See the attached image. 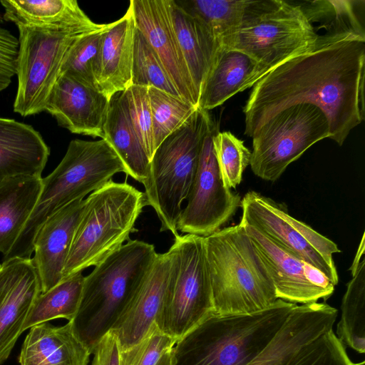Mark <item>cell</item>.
I'll return each mask as SVG.
<instances>
[{
  "label": "cell",
  "mask_w": 365,
  "mask_h": 365,
  "mask_svg": "<svg viewBox=\"0 0 365 365\" xmlns=\"http://www.w3.org/2000/svg\"><path fill=\"white\" fill-rule=\"evenodd\" d=\"M365 37L324 34L308 50L272 68L252 86L243 108L249 137L277 112L312 104L327 117L329 138L342 145L364 118Z\"/></svg>",
  "instance_id": "6da1fadb"
},
{
  "label": "cell",
  "mask_w": 365,
  "mask_h": 365,
  "mask_svg": "<svg viewBox=\"0 0 365 365\" xmlns=\"http://www.w3.org/2000/svg\"><path fill=\"white\" fill-rule=\"evenodd\" d=\"M295 305L278 299L252 314H212L176 341L171 365H247L272 341Z\"/></svg>",
  "instance_id": "7a4b0ae2"
},
{
  "label": "cell",
  "mask_w": 365,
  "mask_h": 365,
  "mask_svg": "<svg viewBox=\"0 0 365 365\" xmlns=\"http://www.w3.org/2000/svg\"><path fill=\"white\" fill-rule=\"evenodd\" d=\"M157 256L153 245L130 239L84 277L80 304L70 323L91 353L110 331Z\"/></svg>",
  "instance_id": "3957f363"
},
{
  "label": "cell",
  "mask_w": 365,
  "mask_h": 365,
  "mask_svg": "<svg viewBox=\"0 0 365 365\" xmlns=\"http://www.w3.org/2000/svg\"><path fill=\"white\" fill-rule=\"evenodd\" d=\"M213 314H248L278 299L272 278L245 227L238 224L204 237Z\"/></svg>",
  "instance_id": "277c9868"
},
{
  "label": "cell",
  "mask_w": 365,
  "mask_h": 365,
  "mask_svg": "<svg viewBox=\"0 0 365 365\" xmlns=\"http://www.w3.org/2000/svg\"><path fill=\"white\" fill-rule=\"evenodd\" d=\"M121 172L125 173L123 163L105 139L71 140L58 166L43 178L37 203L4 260L30 258L36 236L49 217L67 205L84 199Z\"/></svg>",
  "instance_id": "5b68a950"
},
{
  "label": "cell",
  "mask_w": 365,
  "mask_h": 365,
  "mask_svg": "<svg viewBox=\"0 0 365 365\" xmlns=\"http://www.w3.org/2000/svg\"><path fill=\"white\" fill-rule=\"evenodd\" d=\"M209 112L199 107L155 149L143 185L145 205L151 206L160 231L178 235L182 204L187 199L197 170L206 134L213 123Z\"/></svg>",
  "instance_id": "8992f818"
},
{
  "label": "cell",
  "mask_w": 365,
  "mask_h": 365,
  "mask_svg": "<svg viewBox=\"0 0 365 365\" xmlns=\"http://www.w3.org/2000/svg\"><path fill=\"white\" fill-rule=\"evenodd\" d=\"M145 205L143 192L125 182L110 180L90 193L84 199L62 281L96 265L128 241Z\"/></svg>",
  "instance_id": "52a82bcc"
},
{
  "label": "cell",
  "mask_w": 365,
  "mask_h": 365,
  "mask_svg": "<svg viewBox=\"0 0 365 365\" xmlns=\"http://www.w3.org/2000/svg\"><path fill=\"white\" fill-rule=\"evenodd\" d=\"M319 36L300 5L248 0L240 27L222 46L245 53L268 72L312 47Z\"/></svg>",
  "instance_id": "ba28073f"
},
{
  "label": "cell",
  "mask_w": 365,
  "mask_h": 365,
  "mask_svg": "<svg viewBox=\"0 0 365 365\" xmlns=\"http://www.w3.org/2000/svg\"><path fill=\"white\" fill-rule=\"evenodd\" d=\"M169 250L173 267L158 327L176 341L213 314L204 237L175 236Z\"/></svg>",
  "instance_id": "9c48e42d"
},
{
  "label": "cell",
  "mask_w": 365,
  "mask_h": 365,
  "mask_svg": "<svg viewBox=\"0 0 365 365\" xmlns=\"http://www.w3.org/2000/svg\"><path fill=\"white\" fill-rule=\"evenodd\" d=\"M18 29L16 69L18 85L14 111L27 117L45 111L49 96L60 76L62 62L72 43L80 36L99 29L40 27H18Z\"/></svg>",
  "instance_id": "30bf717a"
},
{
  "label": "cell",
  "mask_w": 365,
  "mask_h": 365,
  "mask_svg": "<svg viewBox=\"0 0 365 365\" xmlns=\"http://www.w3.org/2000/svg\"><path fill=\"white\" fill-rule=\"evenodd\" d=\"M329 136L327 118L319 108L308 103L287 107L252 135L251 170L261 179L274 182L308 148Z\"/></svg>",
  "instance_id": "8fae6325"
},
{
  "label": "cell",
  "mask_w": 365,
  "mask_h": 365,
  "mask_svg": "<svg viewBox=\"0 0 365 365\" xmlns=\"http://www.w3.org/2000/svg\"><path fill=\"white\" fill-rule=\"evenodd\" d=\"M241 208L239 224L257 229L287 252L320 271L333 285L338 284L333 255L341 250L333 241L291 216L280 204L256 191L244 195Z\"/></svg>",
  "instance_id": "7c38bea8"
},
{
  "label": "cell",
  "mask_w": 365,
  "mask_h": 365,
  "mask_svg": "<svg viewBox=\"0 0 365 365\" xmlns=\"http://www.w3.org/2000/svg\"><path fill=\"white\" fill-rule=\"evenodd\" d=\"M218 128L215 122L206 134L189 195L177 229L182 233L207 237L221 229L241 207V197L222 180L213 145Z\"/></svg>",
  "instance_id": "4fadbf2b"
},
{
  "label": "cell",
  "mask_w": 365,
  "mask_h": 365,
  "mask_svg": "<svg viewBox=\"0 0 365 365\" xmlns=\"http://www.w3.org/2000/svg\"><path fill=\"white\" fill-rule=\"evenodd\" d=\"M129 8L135 28L158 55L180 96L197 107L198 94L175 36L169 0H132Z\"/></svg>",
  "instance_id": "5bb4252c"
},
{
  "label": "cell",
  "mask_w": 365,
  "mask_h": 365,
  "mask_svg": "<svg viewBox=\"0 0 365 365\" xmlns=\"http://www.w3.org/2000/svg\"><path fill=\"white\" fill-rule=\"evenodd\" d=\"M41 293L31 258H11L0 264V365L24 331L29 312Z\"/></svg>",
  "instance_id": "9a60e30c"
},
{
  "label": "cell",
  "mask_w": 365,
  "mask_h": 365,
  "mask_svg": "<svg viewBox=\"0 0 365 365\" xmlns=\"http://www.w3.org/2000/svg\"><path fill=\"white\" fill-rule=\"evenodd\" d=\"M110 100L97 88L63 73L56 82L45 111L75 134L103 138Z\"/></svg>",
  "instance_id": "2e32d148"
},
{
  "label": "cell",
  "mask_w": 365,
  "mask_h": 365,
  "mask_svg": "<svg viewBox=\"0 0 365 365\" xmlns=\"http://www.w3.org/2000/svg\"><path fill=\"white\" fill-rule=\"evenodd\" d=\"M172 267L170 250L158 254L149 273L110 329L120 351L140 341L155 323L164 302Z\"/></svg>",
  "instance_id": "e0dca14e"
},
{
  "label": "cell",
  "mask_w": 365,
  "mask_h": 365,
  "mask_svg": "<svg viewBox=\"0 0 365 365\" xmlns=\"http://www.w3.org/2000/svg\"><path fill=\"white\" fill-rule=\"evenodd\" d=\"M337 315L325 302L296 304L272 341L247 365H288L304 346L333 329Z\"/></svg>",
  "instance_id": "ac0fdd59"
},
{
  "label": "cell",
  "mask_w": 365,
  "mask_h": 365,
  "mask_svg": "<svg viewBox=\"0 0 365 365\" xmlns=\"http://www.w3.org/2000/svg\"><path fill=\"white\" fill-rule=\"evenodd\" d=\"M255 246L275 287L277 297L294 304L326 301L333 292L314 285L305 274L304 262L249 225H242Z\"/></svg>",
  "instance_id": "d6986e66"
},
{
  "label": "cell",
  "mask_w": 365,
  "mask_h": 365,
  "mask_svg": "<svg viewBox=\"0 0 365 365\" xmlns=\"http://www.w3.org/2000/svg\"><path fill=\"white\" fill-rule=\"evenodd\" d=\"M84 199L76 200L49 217L38 230L32 259L41 293L62 281L63 267L79 221Z\"/></svg>",
  "instance_id": "ffe728a7"
},
{
  "label": "cell",
  "mask_w": 365,
  "mask_h": 365,
  "mask_svg": "<svg viewBox=\"0 0 365 365\" xmlns=\"http://www.w3.org/2000/svg\"><path fill=\"white\" fill-rule=\"evenodd\" d=\"M267 70L240 51L220 46L201 86L197 107L209 111L252 87Z\"/></svg>",
  "instance_id": "44dd1931"
},
{
  "label": "cell",
  "mask_w": 365,
  "mask_h": 365,
  "mask_svg": "<svg viewBox=\"0 0 365 365\" xmlns=\"http://www.w3.org/2000/svg\"><path fill=\"white\" fill-rule=\"evenodd\" d=\"M135 21L128 7L120 19L108 24L98 54L95 81L98 90L110 100L131 86Z\"/></svg>",
  "instance_id": "7402d4cb"
},
{
  "label": "cell",
  "mask_w": 365,
  "mask_h": 365,
  "mask_svg": "<svg viewBox=\"0 0 365 365\" xmlns=\"http://www.w3.org/2000/svg\"><path fill=\"white\" fill-rule=\"evenodd\" d=\"M50 148L31 125L0 117V182L18 175L41 176Z\"/></svg>",
  "instance_id": "603a6c76"
},
{
  "label": "cell",
  "mask_w": 365,
  "mask_h": 365,
  "mask_svg": "<svg viewBox=\"0 0 365 365\" xmlns=\"http://www.w3.org/2000/svg\"><path fill=\"white\" fill-rule=\"evenodd\" d=\"M90 349L74 334L70 322H48L30 328L19 356L20 365H88Z\"/></svg>",
  "instance_id": "cb8c5ba5"
},
{
  "label": "cell",
  "mask_w": 365,
  "mask_h": 365,
  "mask_svg": "<svg viewBox=\"0 0 365 365\" xmlns=\"http://www.w3.org/2000/svg\"><path fill=\"white\" fill-rule=\"evenodd\" d=\"M3 19L17 27L86 28L100 29L75 0H1Z\"/></svg>",
  "instance_id": "d4e9b609"
},
{
  "label": "cell",
  "mask_w": 365,
  "mask_h": 365,
  "mask_svg": "<svg viewBox=\"0 0 365 365\" xmlns=\"http://www.w3.org/2000/svg\"><path fill=\"white\" fill-rule=\"evenodd\" d=\"M41 176L18 175L0 182V252L5 256L22 232L38 200Z\"/></svg>",
  "instance_id": "484cf974"
},
{
  "label": "cell",
  "mask_w": 365,
  "mask_h": 365,
  "mask_svg": "<svg viewBox=\"0 0 365 365\" xmlns=\"http://www.w3.org/2000/svg\"><path fill=\"white\" fill-rule=\"evenodd\" d=\"M169 4L175 36L199 97L201 86L220 46L175 0H169Z\"/></svg>",
  "instance_id": "4316f807"
},
{
  "label": "cell",
  "mask_w": 365,
  "mask_h": 365,
  "mask_svg": "<svg viewBox=\"0 0 365 365\" xmlns=\"http://www.w3.org/2000/svg\"><path fill=\"white\" fill-rule=\"evenodd\" d=\"M120 93H115L110 100L103 125V139L120 158L125 173L143 183L147 175L150 159L121 104Z\"/></svg>",
  "instance_id": "83f0119b"
},
{
  "label": "cell",
  "mask_w": 365,
  "mask_h": 365,
  "mask_svg": "<svg viewBox=\"0 0 365 365\" xmlns=\"http://www.w3.org/2000/svg\"><path fill=\"white\" fill-rule=\"evenodd\" d=\"M220 47L237 31L248 0H175Z\"/></svg>",
  "instance_id": "f1b7e54d"
},
{
  "label": "cell",
  "mask_w": 365,
  "mask_h": 365,
  "mask_svg": "<svg viewBox=\"0 0 365 365\" xmlns=\"http://www.w3.org/2000/svg\"><path fill=\"white\" fill-rule=\"evenodd\" d=\"M352 279L341 302L336 336L346 346L359 354L365 352V259L351 273Z\"/></svg>",
  "instance_id": "f546056e"
},
{
  "label": "cell",
  "mask_w": 365,
  "mask_h": 365,
  "mask_svg": "<svg viewBox=\"0 0 365 365\" xmlns=\"http://www.w3.org/2000/svg\"><path fill=\"white\" fill-rule=\"evenodd\" d=\"M83 280L82 272L78 273L41 293L29 312L24 331L58 318L71 321L80 304Z\"/></svg>",
  "instance_id": "4dcf8cb0"
},
{
  "label": "cell",
  "mask_w": 365,
  "mask_h": 365,
  "mask_svg": "<svg viewBox=\"0 0 365 365\" xmlns=\"http://www.w3.org/2000/svg\"><path fill=\"white\" fill-rule=\"evenodd\" d=\"M155 149L197 109L190 102L154 87H148Z\"/></svg>",
  "instance_id": "1f68e13d"
},
{
  "label": "cell",
  "mask_w": 365,
  "mask_h": 365,
  "mask_svg": "<svg viewBox=\"0 0 365 365\" xmlns=\"http://www.w3.org/2000/svg\"><path fill=\"white\" fill-rule=\"evenodd\" d=\"M131 85L154 87L180 96L158 55L136 28L133 41Z\"/></svg>",
  "instance_id": "d6a6232c"
},
{
  "label": "cell",
  "mask_w": 365,
  "mask_h": 365,
  "mask_svg": "<svg viewBox=\"0 0 365 365\" xmlns=\"http://www.w3.org/2000/svg\"><path fill=\"white\" fill-rule=\"evenodd\" d=\"M107 26L106 24L99 30L76 38L66 53L60 75H69L88 86L97 88L95 70L103 33Z\"/></svg>",
  "instance_id": "836d02e7"
},
{
  "label": "cell",
  "mask_w": 365,
  "mask_h": 365,
  "mask_svg": "<svg viewBox=\"0 0 365 365\" xmlns=\"http://www.w3.org/2000/svg\"><path fill=\"white\" fill-rule=\"evenodd\" d=\"M213 145L225 186L230 190L235 188L250 165L251 151L242 140L229 131L217 130L213 137Z\"/></svg>",
  "instance_id": "e575fe53"
},
{
  "label": "cell",
  "mask_w": 365,
  "mask_h": 365,
  "mask_svg": "<svg viewBox=\"0 0 365 365\" xmlns=\"http://www.w3.org/2000/svg\"><path fill=\"white\" fill-rule=\"evenodd\" d=\"M121 104L148 158L155 149L153 143L152 114L148 87L131 85L120 93Z\"/></svg>",
  "instance_id": "d590c367"
},
{
  "label": "cell",
  "mask_w": 365,
  "mask_h": 365,
  "mask_svg": "<svg viewBox=\"0 0 365 365\" xmlns=\"http://www.w3.org/2000/svg\"><path fill=\"white\" fill-rule=\"evenodd\" d=\"M346 346L331 329L304 346L288 365H353Z\"/></svg>",
  "instance_id": "8d00e7d4"
},
{
  "label": "cell",
  "mask_w": 365,
  "mask_h": 365,
  "mask_svg": "<svg viewBox=\"0 0 365 365\" xmlns=\"http://www.w3.org/2000/svg\"><path fill=\"white\" fill-rule=\"evenodd\" d=\"M175 343L176 341L163 332L155 322L140 341L120 351L119 365H156Z\"/></svg>",
  "instance_id": "74e56055"
},
{
  "label": "cell",
  "mask_w": 365,
  "mask_h": 365,
  "mask_svg": "<svg viewBox=\"0 0 365 365\" xmlns=\"http://www.w3.org/2000/svg\"><path fill=\"white\" fill-rule=\"evenodd\" d=\"M18 51V38L0 26V93L9 87L16 75Z\"/></svg>",
  "instance_id": "f35d334b"
},
{
  "label": "cell",
  "mask_w": 365,
  "mask_h": 365,
  "mask_svg": "<svg viewBox=\"0 0 365 365\" xmlns=\"http://www.w3.org/2000/svg\"><path fill=\"white\" fill-rule=\"evenodd\" d=\"M119 352L117 338L109 331L95 346L91 365H119Z\"/></svg>",
  "instance_id": "ab89813d"
},
{
  "label": "cell",
  "mask_w": 365,
  "mask_h": 365,
  "mask_svg": "<svg viewBox=\"0 0 365 365\" xmlns=\"http://www.w3.org/2000/svg\"><path fill=\"white\" fill-rule=\"evenodd\" d=\"M364 234H363V236H362L360 245L359 246V248L357 250L356 256L354 258V261H353V263H352L351 267L349 268L351 273H353L356 269V268L358 267V266L359 265V263L361 262L360 259H361V257L364 256Z\"/></svg>",
  "instance_id": "60d3db41"
},
{
  "label": "cell",
  "mask_w": 365,
  "mask_h": 365,
  "mask_svg": "<svg viewBox=\"0 0 365 365\" xmlns=\"http://www.w3.org/2000/svg\"><path fill=\"white\" fill-rule=\"evenodd\" d=\"M171 351L172 349L166 352L156 365H171Z\"/></svg>",
  "instance_id": "b9f144b4"
},
{
  "label": "cell",
  "mask_w": 365,
  "mask_h": 365,
  "mask_svg": "<svg viewBox=\"0 0 365 365\" xmlns=\"http://www.w3.org/2000/svg\"><path fill=\"white\" fill-rule=\"evenodd\" d=\"M353 365H365V362L364 361H362L361 362L359 363H354Z\"/></svg>",
  "instance_id": "7bdbcfd3"
}]
</instances>
